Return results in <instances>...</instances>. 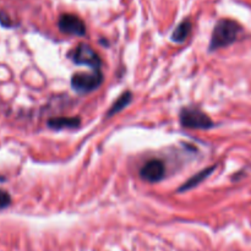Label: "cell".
<instances>
[{"mask_svg":"<svg viewBox=\"0 0 251 251\" xmlns=\"http://www.w3.org/2000/svg\"><path fill=\"white\" fill-rule=\"evenodd\" d=\"M71 60L77 65H85L92 69L93 71H100L102 59L97 51L86 43H80L69 53Z\"/></svg>","mask_w":251,"mask_h":251,"instance_id":"3","label":"cell"},{"mask_svg":"<svg viewBox=\"0 0 251 251\" xmlns=\"http://www.w3.org/2000/svg\"><path fill=\"white\" fill-rule=\"evenodd\" d=\"M215 169H216V166H211V167H208V168L202 169V171L199 172V173L194 174L191 178H189L188 180H186L185 183H184L183 185L178 189V193H184V191L191 190V189H194L195 186H198L199 184L202 183L206 178H208V176H210V174L212 173Z\"/></svg>","mask_w":251,"mask_h":251,"instance_id":"8","label":"cell"},{"mask_svg":"<svg viewBox=\"0 0 251 251\" xmlns=\"http://www.w3.org/2000/svg\"><path fill=\"white\" fill-rule=\"evenodd\" d=\"M243 27L237 21L230 19H222L216 24L210 41V51L226 48L238 39Z\"/></svg>","mask_w":251,"mask_h":251,"instance_id":"1","label":"cell"},{"mask_svg":"<svg viewBox=\"0 0 251 251\" xmlns=\"http://www.w3.org/2000/svg\"><path fill=\"white\" fill-rule=\"evenodd\" d=\"M0 24H1L2 26H5V27L12 26L11 21H10V19H9V16H7L5 12H0Z\"/></svg>","mask_w":251,"mask_h":251,"instance_id":"12","label":"cell"},{"mask_svg":"<svg viewBox=\"0 0 251 251\" xmlns=\"http://www.w3.org/2000/svg\"><path fill=\"white\" fill-rule=\"evenodd\" d=\"M166 176V166L161 159L146 162L140 171V176L149 183H158Z\"/></svg>","mask_w":251,"mask_h":251,"instance_id":"6","label":"cell"},{"mask_svg":"<svg viewBox=\"0 0 251 251\" xmlns=\"http://www.w3.org/2000/svg\"><path fill=\"white\" fill-rule=\"evenodd\" d=\"M191 29H193V24L189 19L183 20L178 26L176 27V29L172 33L171 39L174 43H184V42L188 39V37L190 36Z\"/></svg>","mask_w":251,"mask_h":251,"instance_id":"9","label":"cell"},{"mask_svg":"<svg viewBox=\"0 0 251 251\" xmlns=\"http://www.w3.org/2000/svg\"><path fill=\"white\" fill-rule=\"evenodd\" d=\"M131 100H132V93L130 92V91H126V92L122 93V95L118 97V100L113 103L112 107L109 108V110H108L107 113V118H112L113 115L118 114V113H120L122 110H124L125 108L131 103Z\"/></svg>","mask_w":251,"mask_h":251,"instance_id":"10","label":"cell"},{"mask_svg":"<svg viewBox=\"0 0 251 251\" xmlns=\"http://www.w3.org/2000/svg\"><path fill=\"white\" fill-rule=\"evenodd\" d=\"M10 203H11V196L7 191L0 189V210H4V208L9 207Z\"/></svg>","mask_w":251,"mask_h":251,"instance_id":"11","label":"cell"},{"mask_svg":"<svg viewBox=\"0 0 251 251\" xmlns=\"http://www.w3.org/2000/svg\"><path fill=\"white\" fill-rule=\"evenodd\" d=\"M179 122L186 129L208 130L215 126L210 117L198 107H185L179 113Z\"/></svg>","mask_w":251,"mask_h":251,"instance_id":"2","label":"cell"},{"mask_svg":"<svg viewBox=\"0 0 251 251\" xmlns=\"http://www.w3.org/2000/svg\"><path fill=\"white\" fill-rule=\"evenodd\" d=\"M49 129L64 130V129H76L81 125L80 117H58L51 118L47 123Z\"/></svg>","mask_w":251,"mask_h":251,"instance_id":"7","label":"cell"},{"mask_svg":"<svg viewBox=\"0 0 251 251\" xmlns=\"http://www.w3.org/2000/svg\"><path fill=\"white\" fill-rule=\"evenodd\" d=\"M103 82V74L100 71L93 73H77L71 77V87L77 93H90L97 90Z\"/></svg>","mask_w":251,"mask_h":251,"instance_id":"4","label":"cell"},{"mask_svg":"<svg viewBox=\"0 0 251 251\" xmlns=\"http://www.w3.org/2000/svg\"><path fill=\"white\" fill-rule=\"evenodd\" d=\"M58 27L60 32L69 36L83 37L86 36V25L82 20L74 14H63L59 16Z\"/></svg>","mask_w":251,"mask_h":251,"instance_id":"5","label":"cell"}]
</instances>
